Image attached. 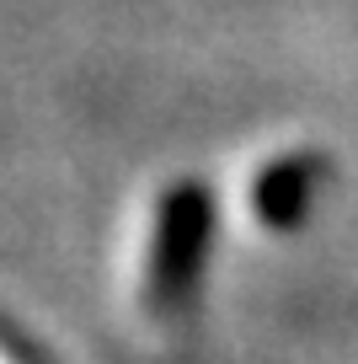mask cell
Here are the masks:
<instances>
[{"mask_svg":"<svg viewBox=\"0 0 358 364\" xmlns=\"http://www.w3.org/2000/svg\"><path fill=\"white\" fill-rule=\"evenodd\" d=\"M214 247V193L203 177H177L156 198L145 252V300L156 311H182L198 295L203 262Z\"/></svg>","mask_w":358,"mask_h":364,"instance_id":"1","label":"cell"},{"mask_svg":"<svg viewBox=\"0 0 358 364\" xmlns=\"http://www.w3.org/2000/svg\"><path fill=\"white\" fill-rule=\"evenodd\" d=\"M326 177V161L315 150H289V156H273L268 166L251 177V215L268 230H294L310 215L315 182Z\"/></svg>","mask_w":358,"mask_h":364,"instance_id":"2","label":"cell"},{"mask_svg":"<svg viewBox=\"0 0 358 364\" xmlns=\"http://www.w3.org/2000/svg\"><path fill=\"white\" fill-rule=\"evenodd\" d=\"M0 353H6L11 364H48V353L38 348V343L16 327V321H6V316H0Z\"/></svg>","mask_w":358,"mask_h":364,"instance_id":"3","label":"cell"}]
</instances>
